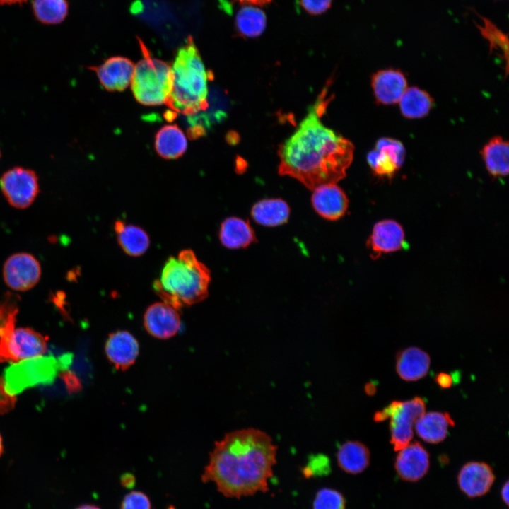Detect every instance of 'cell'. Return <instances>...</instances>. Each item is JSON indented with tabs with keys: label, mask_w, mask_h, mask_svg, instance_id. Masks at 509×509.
I'll return each instance as SVG.
<instances>
[{
	"label": "cell",
	"mask_w": 509,
	"mask_h": 509,
	"mask_svg": "<svg viewBox=\"0 0 509 509\" xmlns=\"http://www.w3.org/2000/svg\"><path fill=\"white\" fill-rule=\"evenodd\" d=\"M508 481H506L503 486L501 492V498L506 505L508 504Z\"/></svg>",
	"instance_id": "40"
},
{
	"label": "cell",
	"mask_w": 509,
	"mask_h": 509,
	"mask_svg": "<svg viewBox=\"0 0 509 509\" xmlns=\"http://www.w3.org/2000/svg\"><path fill=\"white\" fill-rule=\"evenodd\" d=\"M395 460V470L404 481L414 482L422 479L430 465L429 455L419 442L409 443L399 450Z\"/></svg>",
	"instance_id": "14"
},
{
	"label": "cell",
	"mask_w": 509,
	"mask_h": 509,
	"mask_svg": "<svg viewBox=\"0 0 509 509\" xmlns=\"http://www.w3.org/2000/svg\"><path fill=\"white\" fill-rule=\"evenodd\" d=\"M3 451H4L3 440H2V438L0 434V457L3 453Z\"/></svg>",
	"instance_id": "44"
},
{
	"label": "cell",
	"mask_w": 509,
	"mask_h": 509,
	"mask_svg": "<svg viewBox=\"0 0 509 509\" xmlns=\"http://www.w3.org/2000/svg\"><path fill=\"white\" fill-rule=\"evenodd\" d=\"M143 58L134 66L131 90L136 100L147 106L167 105L172 87L171 66L153 58L139 40Z\"/></svg>",
	"instance_id": "5"
},
{
	"label": "cell",
	"mask_w": 509,
	"mask_h": 509,
	"mask_svg": "<svg viewBox=\"0 0 509 509\" xmlns=\"http://www.w3.org/2000/svg\"><path fill=\"white\" fill-rule=\"evenodd\" d=\"M267 18L265 13L255 6L245 5L235 16L236 30L242 36L256 37L265 30Z\"/></svg>",
	"instance_id": "29"
},
{
	"label": "cell",
	"mask_w": 509,
	"mask_h": 509,
	"mask_svg": "<svg viewBox=\"0 0 509 509\" xmlns=\"http://www.w3.org/2000/svg\"><path fill=\"white\" fill-rule=\"evenodd\" d=\"M0 189L12 206L28 208L33 203L40 191L37 175L29 168L13 167L1 175Z\"/></svg>",
	"instance_id": "7"
},
{
	"label": "cell",
	"mask_w": 509,
	"mask_h": 509,
	"mask_svg": "<svg viewBox=\"0 0 509 509\" xmlns=\"http://www.w3.org/2000/svg\"><path fill=\"white\" fill-rule=\"evenodd\" d=\"M32 9L35 18L45 25L62 23L69 11L66 0H33Z\"/></svg>",
	"instance_id": "31"
},
{
	"label": "cell",
	"mask_w": 509,
	"mask_h": 509,
	"mask_svg": "<svg viewBox=\"0 0 509 509\" xmlns=\"http://www.w3.org/2000/svg\"><path fill=\"white\" fill-rule=\"evenodd\" d=\"M187 147L186 136L175 124L163 126L156 135L155 148L163 158H177L186 151Z\"/></svg>",
	"instance_id": "26"
},
{
	"label": "cell",
	"mask_w": 509,
	"mask_h": 509,
	"mask_svg": "<svg viewBox=\"0 0 509 509\" xmlns=\"http://www.w3.org/2000/svg\"><path fill=\"white\" fill-rule=\"evenodd\" d=\"M332 0H299L300 6L311 15H320L327 11Z\"/></svg>",
	"instance_id": "35"
},
{
	"label": "cell",
	"mask_w": 509,
	"mask_h": 509,
	"mask_svg": "<svg viewBox=\"0 0 509 509\" xmlns=\"http://www.w3.org/2000/svg\"><path fill=\"white\" fill-rule=\"evenodd\" d=\"M114 229L118 244L127 255L139 257L148 249L149 236L142 228L117 220L115 222Z\"/></svg>",
	"instance_id": "23"
},
{
	"label": "cell",
	"mask_w": 509,
	"mask_h": 509,
	"mask_svg": "<svg viewBox=\"0 0 509 509\" xmlns=\"http://www.w3.org/2000/svg\"><path fill=\"white\" fill-rule=\"evenodd\" d=\"M276 450L271 438L259 429L231 431L215 442L201 480L214 483L227 498L266 493L276 463Z\"/></svg>",
	"instance_id": "2"
},
{
	"label": "cell",
	"mask_w": 509,
	"mask_h": 509,
	"mask_svg": "<svg viewBox=\"0 0 509 509\" xmlns=\"http://www.w3.org/2000/svg\"><path fill=\"white\" fill-rule=\"evenodd\" d=\"M64 370L59 359L53 356H39L13 363L4 370L6 391L17 396L25 390L52 383L57 374Z\"/></svg>",
	"instance_id": "6"
},
{
	"label": "cell",
	"mask_w": 509,
	"mask_h": 509,
	"mask_svg": "<svg viewBox=\"0 0 509 509\" xmlns=\"http://www.w3.org/2000/svg\"><path fill=\"white\" fill-rule=\"evenodd\" d=\"M218 236L221 243L228 249L245 248L257 239L250 222L235 216L221 223Z\"/></svg>",
	"instance_id": "20"
},
{
	"label": "cell",
	"mask_w": 509,
	"mask_h": 509,
	"mask_svg": "<svg viewBox=\"0 0 509 509\" xmlns=\"http://www.w3.org/2000/svg\"><path fill=\"white\" fill-rule=\"evenodd\" d=\"M455 425L447 412L431 411L422 414L415 423L418 435L430 443L442 442L447 436L449 426Z\"/></svg>",
	"instance_id": "22"
},
{
	"label": "cell",
	"mask_w": 509,
	"mask_h": 509,
	"mask_svg": "<svg viewBox=\"0 0 509 509\" xmlns=\"http://www.w3.org/2000/svg\"><path fill=\"white\" fill-rule=\"evenodd\" d=\"M76 509H101L95 505L86 504L78 507Z\"/></svg>",
	"instance_id": "43"
},
{
	"label": "cell",
	"mask_w": 509,
	"mask_h": 509,
	"mask_svg": "<svg viewBox=\"0 0 509 509\" xmlns=\"http://www.w3.org/2000/svg\"><path fill=\"white\" fill-rule=\"evenodd\" d=\"M370 451L359 441L349 440L339 447L337 461L341 469L351 474L363 472L370 463Z\"/></svg>",
	"instance_id": "24"
},
{
	"label": "cell",
	"mask_w": 509,
	"mask_h": 509,
	"mask_svg": "<svg viewBox=\"0 0 509 509\" xmlns=\"http://www.w3.org/2000/svg\"><path fill=\"white\" fill-rule=\"evenodd\" d=\"M390 443L395 451H399L410 443L413 438V426L417 419L425 413L426 404L423 398L390 403Z\"/></svg>",
	"instance_id": "8"
},
{
	"label": "cell",
	"mask_w": 509,
	"mask_h": 509,
	"mask_svg": "<svg viewBox=\"0 0 509 509\" xmlns=\"http://www.w3.org/2000/svg\"><path fill=\"white\" fill-rule=\"evenodd\" d=\"M290 216V207L281 199H264L255 203L251 209V216L259 225L274 227L286 223Z\"/></svg>",
	"instance_id": "25"
},
{
	"label": "cell",
	"mask_w": 509,
	"mask_h": 509,
	"mask_svg": "<svg viewBox=\"0 0 509 509\" xmlns=\"http://www.w3.org/2000/svg\"><path fill=\"white\" fill-rule=\"evenodd\" d=\"M40 276V262L29 253L14 254L4 264V280L14 291H25L31 289L38 283Z\"/></svg>",
	"instance_id": "9"
},
{
	"label": "cell",
	"mask_w": 509,
	"mask_h": 509,
	"mask_svg": "<svg viewBox=\"0 0 509 509\" xmlns=\"http://www.w3.org/2000/svg\"><path fill=\"white\" fill-rule=\"evenodd\" d=\"M402 115L408 119H419L427 115L433 105V99L426 91L410 87L399 100Z\"/></svg>",
	"instance_id": "28"
},
{
	"label": "cell",
	"mask_w": 509,
	"mask_h": 509,
	"mask_svg": "<svg viewBox=\"0 0 509 509\" xmlns=\"http://www.w3.org/2000/svg\"><path fill=\"white\" fill-rule=\"evenodd\" d=\"M120 509H151V503L144 493L133 491L124 497Z\"/></svg>",
	"instance_id": "34"
},
{
	"label": "cell",
	"mask_w": 509,
	"mask_h": 509,
	"mask_svg": "<svg viewBox=\"0 0 509 509\" xmlns=\"http://www.w3.org/2000/svg\"><path fill=\"white\" fill-rule=\"evenodd\" d=\"M327 90L321 92L294 133L279 148V173L296 179L310 189L344 178L354 146L320 120L327 105Z\"/></svg>",
	"instance_id": "1"
},
{
	"label": "cell",
	"mask_w": 509,
	"mask_h": 509,
	"mask_svg": "<svg viewBox=\"0 0 509 509\" xmlns=\"http://www.w3.org/2000/svg\"><path fill=\"white\" fill-rule=\"evenodd\" d=\"M105 352L116 369L125 370L135 363L139 353V344L130 332L116 331L108 336Z\"/></svg>",
	"instance_id": "16"
},
{
	"label": "cell",
	"mask_w": 509,
	"mask_h": 509,
	"mask_svg": "<svg viewBox=\"0 0 509 509\" xmlns=\"http://www.w3.org/2000/svg\"><path fill=\"white\" fill-rule=\"evenodd\" d=\"M16 399V396L6 391L4 379L0 377V414L11 411L15 407Z\"/></svg>",
	"instance_id": "36"
},
{
	"label": "cell",
	"mask_w": 509,
	"mask_h": 509,
	"mask_svg": "<svg viewBox=\"0 0 509 509\" xmlns=\"http://www.w3.org/2000/svg\"><path fill=\"white\" fill-rule=\"evenodd\" d=\"M211 272L194 252L185 249L165 263L153 288L165 302L180 310L204 300L209 294Z\"/></svg>",
	"instance_id": "3"
},
{
	"label": "cell",
	"mask_w": 509,
	"mask_h": 509,
	"mask_svg": "<svg viewBox=\"0 0 509 509\" xmlns=\"http://www.w3.org/2000/svg\"><path fill=\"white\" fill-rule=\"evenodd\" d=\"M396 359L397 373L406 381H415L424 377L431 363L429 355L415 346L408 347L399 352Z\"/></svg>",
	"instance_id": "21"
},
{
	"label": "cell",
	"mask_w": 509,
	"mask_h": 509,
	"mask_svg": "<svg viewBox=\"0 0 509 509\" xmlns=\"http://www.w3.org/2000/svg\"><path fill=\"white\" fill-rule=\"evenodd\" d=\"M47 338L28 328H16L4 351L3 362L18 361L43 355L47 350Z\"/></svg>",
	"instance_id": "11"
},
{
	"label": "cell",
	"mask_w": 509,
	"mask_h": 509,
	"mask_svg": "<svg viewBox=\"0 0 509 509\" xmlns=\"http://www.w3.org/2000/svg\"><path fill=\"white\" fill-rule=\"evenodd\" d=\"M311 203L321 217L330 221L341 218L346 213L349 199L344 191L337 183H326L312 189Z\"/></svg>",
	"instance_id": "13"
},
{
	"label": "cell",
	"mask_w": 509,
	"mask_h": 509,
	"mask_svg": "<svg viewBox=\"0 0 509 509\" xmlns=\"http://www.w3.org/2000/svg\"><path fill=\"white\" fill-rule=\"evenodd\" d=\"M172 91L166 105L186 115H192L208 107L209 72L193 39L189 37L180 47L171 66Z\"/></svg>",
	"instance_id": "4"
},
{
	"label": "cell",
	"mask_w": 509,
	"mask_h": 509,
	"mask_svg": "<svg viewBox=\"0 0 509 509\" xmlns=\"http://www.w3.org/2000/svg\"><path fill=\"white\" fill-rule=\"evenodd\" d=\"M221 8L229 13L233 4L238 3L245 5L263 6L271 1V0H218Z\"/></svg>",
	"instance_id": "37"
},
{
	"label": "cell",
	"mask_w": 509,
	"mask_h": 509,
	"mask_svg": "<svg viewBox=\"0 0 509 509\" xmlns=\"http://www.w3.org/2000/svg\"><path fill=\"white\" fill-rule=\"evenodd\" d=\"M312 509H346V501L341 492L331 488H323L316 493Z\"/></svg>",
	"instance_id": "33"
},
{
	"label": "cell",
	"mask_w": 509,
	"mask_h": 509,
	"mask_svg": "<svg viewBox=\"0 0 509 509\" xmlns=\"http://www.w3.org/2000/svg\"><path fill=\"white\" fill-rule=\"evenodd\" d=\"M103 87L110 91H122L131 83L134 71L133 62L123 57H112L102 64L91 66Z\"/></svg>",
	"instance_id": "15"
},
{
	"label": "cell",
	"mask_w": 509,
	"mask_h": 509,
	"mask_svg": "<svg viewBox=\"0 0 509 509\" xmlns=\"http://www.w3.org/2000/svg\"><path fill=\"white\" fill-rule=\"evenodd\" d=\"M405 158L403 144L387 137L380 139L375 148L367 156L368 163L373 174L379 177L392 178L401 168Z\"/></svg>",
	"instance_id": "10"
},
{
	"label": "cell",
	"mask_w": 509,
	"mask_h": 509,
	"mask_svg": "<svg viewBox=\"0 0 509 509\" xmlns=\"http://www.w3.org/2000/svg\"><path fill=\"white\" fill-rule=\"evenodd\" d=\"M488 173L493 177L506 176L509 170V146L501 136L492 138L481 151Z\"/></svg>",
	"instance_id": "27"
},
{
	"label": "cell",
	"mask_w": 509,
	"mask_h": 509,
	"mask_svg": "<svg viewBox=\"0 0 509 509\" xmlns=\"http://www.w3.org/2000/svg\"><path fill=\"white\" fill-rule=\"evenodd\" d=\"M483 25H476L481 35L488 40L490 51L498 50L502 54L508 67V38L498 27L488 19L481 17Z\"/></svg>",
	"instance_id": "32"
},
{
	"label": "cell",
	"mask_w": 509,
	"mask_h": 509,
	"mask_svg": "<svg viewBox=\"0 0 509 509\" xmlns=\"http://www.w3.org/2000/svg\"><path fill=\"white\" fill-rule=\"evenodd\" d=\"M144 325L147 332L156 339L171 338L181 327L179 310L165 302L155 303L146 309Z\"/></svg>",
	"instance_id": "12"
},
{
	"label": "cell",
	"mask_w": 509,
	"mask_h": 509,
	"mask_svg": "<svg viewBox=\"0 0 509 509\" xmlns=\"http://www.w3.org/2000/svg\"><path fill=\"white\" fill-rule=\"evenodd\" d=\"M17 298L11 293L0 300V362L16 327Z\"/></svg>",
	"instance_id": "30"
},
{
	"label": "cell",
	"mask_w": 509,
	"mask_h": 509,
	"mask_svg": "<svg viewBox=\"0 0 509 509\" xmlns=\"http://www.w3.org/2000/svg\"><path fill=\"white\" fill-rule=\"evenodd\" d=\"M494 479L492 468L482 462H469L465 464L457 476L460 490L469 498L486 494L492 486Z\"/></svg>",
	"instance_id": "18"
},
{
	"label": "cell",
	"mask_w": 509,
	"mask_h": 509,
	"mask_svg": "<svg viewBox=\"0 0 509 509\" xmlns=\"http://www.w3.org/2000/svg\"><path fill=\"white\" fill-rule=\"evenodd\" d=\"M371 86L378 104L392 105L400 100L407 88V81L399 69H382L372 76Z\"/></svg>",
	"instance_id": "19"
},
{
	"label": "cell",
	"mask_w": 509,
	"mask_h": 509,
	"mask_svg": "<svg viewBox=\"0 0 509 509\" xmlns=\"http://www.w3.org/2000/svg\"><path fill=\"white\" fill-rule=\"evenodd\" d=\"M404 244V230L393 220H383L375 223L367 242L373 258L397 251Z\"/></svg>",
	"instance_id": "17"
},
{
	"label": "cell",
	"mask_w": 509,
	"mask_h": 509,
	"mask_svg": "<svg viewBox=\"0 0 509 509\" xmlns=\"http://www.w3.org/2000/svg\"><path fill=\"white\" fill-rule=\"evenodd\" d=\"M28 0H0V4L1 5H12V4H21L26 2Z\"/></svg>",
	"instance_id": "41"
},
{
	"label": "cell",
	"mask_w": 509,
	"mask_h": 509,
	"mask_svg": "<svg viewBox=\"0 0 509 509\" xmlns=\"http://www.w3.org/2000/svg\"><path fill=\"white\" fill-rule=\"evenodd\" d=\"M365 390L368 395H373L376 392V387L373 383H368L365 387Z\"/></svg>",
	"instance_id": "42"
},
{
	"label": "cell",
	"mask_w": 509,
	"mask_h": 509,
	"mask_svg": "<svg viewBox=\"0 0 509 509\" xmlns=\"http://www.w3.org/2000/svg\"><path fill=\"white\" fill-rule=\"evenodd\" d=\"M435 379L437 384L444 389L450 387L453 382L452 376L443 372L438 373Z\"/></svg>",
	"instance_id": "39"
},
{
	"label": "cell",
	"mask_w": 509,
	"mask_h": 509,
	"mask_svg": "<svg viewBox=\"0 0 509 509\" xmlns=\"http://www.w3.org/2000/svg\"><path fill=\"white\" fill-rule=\"evenodd\" d=\"M0 158H1V150H0Z\"/></svg>",
	"instance_id": "45"
},
{
	"label": "cell",
	"mask_w": 509,
	"mask_h": 509,
	"mask_svg": "<svg viewBox=\"0 0 509 509\" xmlns=\"http://www.w3.org/2000/svg\"><path fill=\"white\" fill-rule=\"evenodd\" d=\"M60 376L62 378L67 390L69 392H76L80 390V382L78 378L71 371L66 370L59 372Z\"/></svg>",
	"instance_id": "38"
}]
</instances>
